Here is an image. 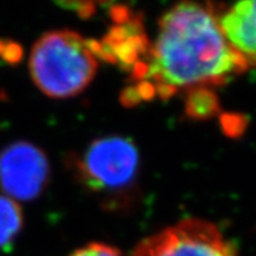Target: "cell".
Wrapping results in <instances>:
<instances>
[{
    "label": "cell",
    "instance_id": "8992f818",
    "mask_svg": "<svg viewBox=\"0 0 256 256\" xmlns=\"http://www.w3.org/2000/svg\"><path fill=\"white\" fill-rule=\"evenodd\" d=\"M114 14L115 26L102 40H92V46L98 59L134 72L148 54L150 44L138 17L126 8L115 10Z\"/></svg>",
    "mask_w": 256,
    "mask_h": 256
},
{
    "label": "cell",
    "instance_id": "30bf717a",
    "mask_svg": "<svg viewBox=\"0 0 256 256\" xmlns=\"http://www.w3.org/2000/svg\"><path fill=\"white\" fill-rule=\"evenodd\" d=\"M71 256H120V252L114 247L104 243H89L86 246L76 250Z\"/></svg>",
    "mask_w": 256,
    "mask_h": 256
},
{
    "label": "cell",
    "instance_id": "3957f363",
    "mask_svg": "<svg viewBox=\"0 0 256 256\" xmlns=\"http://www.w3.org/2000/svg\"><path fill=\"white\" fill-rule=\"evenodd\" d=\"M138 161V150L132 140L123 136H106L92 142L74 165L86 187L115 194L135 182Z\"/></svg>",
    "mask_w": 256,
    "mask_h": 256
},
{
    "label": "cell",
    "instance_id": "7a4b0ae2",
    "mask_svg": "<svg viewBox=\"0 0 256 256\" xmlns=\"http://www.w3.org/2000/svg\"><path fill=\"white\" fill-rule=\"evenodd\" d=\"M98 63L92 40L76 32L54 30L34 44L29 70L42 93L52 98H70L90 84Z\"/></svg>",
    "mask_w": 256,
    "mask_h": 256
},
{
    "label": "cell",
    "instance_id": "5b68a950",
    "mask_svg": "<svg viewBox=\"0 0 256 256\" xmlns=\"http://www.w3.org/2000/svg\"><path fill=\"white\" fill-rule=\"evenodd\" d=\"M48 174V157L32 142H16L0 153V187L14 202L38 198L46 187Z\"/></svg>",
    "mask_w": 256,
    "mask_h": 256
},
{
    "label": "cell",
    "instance_id": "52a82bcc",
    "mask_svg": "<svg viewBox=\"0 0 256 256\" xmlns=\"http://www.w3.org/2000/svg\"><path fill=\"white\" fill-rule=\"evenodd\" d=\"M218 22L230 48L247 67L256 66V0L240 2L218 14Z\"/></svg>",
    "mask_w": 256,
    "mask_h": 256
},
{
    "label": "cell",
    "instance_id": "277c9868",
    "mask_svg": "<svg viewBox=\"0 0 256 256\" xmlns=\"http://www.w3.org/2000/svg\"><path fill=\"white\" fill-rule=\"evenodd\" d=\"M131 256H236L216 226L187 218L138 243Z\"/></svg>",
    "mask_w": 256,
    "mask_h": 256
},
{
    "label": "cell",
    "instance_id": "6da1fadb",
    "mask_svg": "<svg viewBox=\"0 0 256 256\" xmlns=\"http://www.w3.org/2000/svg\"><path fill=\"white\" fill-rule=\"evenodd\" d=\"M247 70L228 44L210 4H176L160 18L154 42L132 72L136 82L126 92V104L210 89Z\"/></svg>",
    "mask_w": 256,
    "mask_h": 256
},
{
    "label": "cell",
    "instance_id": "9c48e42d",
    "mask_svg": "<svg viewBox=\"0 0 256 256\" xmlns=\"http://www.w3.org/2000/svg\"><path fill=\"white\" fill-rule=\"evenodd\" d=\"M186 108L190 116L204 119L218 112V101L210 89H195L188 92Z\"/></svg>",
    "mask_w": 256,
    "mask_h": 256
},
{
    "label": "cell",
    "instance_id": "ba28073f",
    "mask_svg": "<svg viewBox=\"0 0 256 256\" xmlns=\"http://www.w3.org/2000/svg\"><path fill=\"white\" fill-rule=\"evenodd\" d=\"M22 228V212L14 200L0 195V248L10 244Z\"/></svg>",
    "mask_w": 256,
    "mask_h": 256
}]
</instances>
